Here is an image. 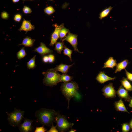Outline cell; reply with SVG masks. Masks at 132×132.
<instances>
[{
  "label": "cell",
  "mask_w": 132,
  "mask_h": 132,
  "mask_svg": "<svg viewBox=\"0 0 132 132\" xmlns=\"http://www.w3.org/2000/svg\"><path fill=\"white\" fill-rule=\"evenodd\" d=\"M22 18V15L20 14H15L14 17V20L16 22H19L21 20Z\"/></svg>",
  "instance_id": "32"
},
{
  "label": "cell",
  "mask_w": 132,
  "mask_h": 132,
  "mask_svg": "<svg viewBox=\"0 0 132 132\" xmlns=\"http://www.w3.org/2000/svg\"><path fill=\"white\" fill-rule=\"evenodd\" d=\"M42 74L44 77L43 83L46 86L52 87L56 86L58 83L61 82V75L53 68L48 69L46 72H43Z\"/></svg>",
  "instance_id": "3"
},
{
  "label": "cell",
  "mask_w": 132,
  "mask_h": 132,
  "mask_svg": "<svg viewBox=\"0 0 132 132\" xmlns=\"http://www.w3.org/2000/svg\"><path fill=\"white\" fill-rule=\"evenodd\" d=\"M112 8V7L110 6L102 11L99 14V18L100 20H102V19L107 17L109 14Z\"/></svg>",
  "instance_id": "20"
},
{
  "label": "cell",
  "mask_w": 132,
  "mask_h": 132,
  "mask_svg": "<svg viewBox=\"0 0 132 132\" xmlns=\"http://www.w3.org/2000/svg\"><path fill=\"white\" fill-rule=\"evenodd\" d=\"M24 111L20 109H14L11 112H6L7 119L10 125L13 127H19L23 117Z\"/></svg>",
  "instance_id": "4"
},
{
  "label": "cell",
  "mask_w": 132,
  "mask_h": 132,
  "mask_svg": "<svg viewBox=\"0 0 132 132\" xmlns=\"http://www.w3.org/2000/svg\"><path fill=\"white\" fill-rule=\"evenodd\" d=\"M33 51L38 53L42 56L46 54H51L53 52V50L48 48L43 42H41L40 46Z\"/></svg>",
  "instance_id": "10"
},
{
  "label": "cell",
  "mask_w": 132,
  "mask_h": 132,
  "mask_svg": "<svg viewBox=\"0 0 132 132\" xmlns=\"http://www.w3.org/2000/svg\"><path fill=\"white\" fill-rule=\"evenodd\" d=\"M35 28L34 25L32 24L30 21L26 20L23 18L22 25L18 30L20 32L25 31L26 33L28 31L34 30Z\"/></svg>",
  "instance_id": "12"
},
{
  "label": "cell",
  "mask_w": 132,
  "mask_h": 132,
  "mask_svg": "<svg viewBox=\"0 0 132 132\" xmlns=\"http://www.w3.org/2000/svg\"><path fill=\"white\" fill-rule=\"evenodd\" d=\"M115 78V77H109L105 74L104 72L101 71L98 74L96 79L99 83L103 84L107 81L114 80Z\"/></svg>",
  "instance_id": "13"
},
{
  "label": "cell",
  "mask_w": 132,
  "mask_h": 132,
  "mask_svg": "<svg viewBox=\"0 0 132 132\" xmlns=\"http://www.w3.org/2000/svg\"><path fill=\"white\" fill-rule=\"evenodd\" d=\"M34 121L27 118H24L23 122L19 126V130L21 132H29L32 131L33 128L32 123Z\"/></svg>",
  "instance_id": "9"
},
{
  "label": "cell",
  "mask_w": 132,
  "mask_h": 132,
  "mask_svg": "<svg viewBox=\"0 0 132 132\" xmlns=\"http://www.w3.org/2000/svg\"><path fill=\"white\" fill-rule=\"evenodd\" d=\"M73 77L66 74H63L60 76L61 82H67L71 81Z\"/></svg>",
  "instance_id": "25"
},
{
  "label": "cell",
  "mask_w": 132,
  "mask_h": 132,
  "mask_svg": "<svg viewBox=\"0 0 132 132\" xmlns=\"http://www.w3.org/2000/svg\"><path fill=\"white\" fill-rule=\"evenodd\" d=\"M115 108L117 111L126 112L129 113L127 110L122 99L115 102L114 103Z\"/></svg>",
  "instance_id": "14"
},
{
  "label": "cell",
  "mask_w": 132,
  "mask_h": 132,
  "mask_svg": "<svg viewBox=\"0 0 132 132\" xmlns=\"http://www.w3.org/2000/svg\"><path fill=\"white\" fill-rule=\"evenodd\" d=\"M117 61L114 59L113 57H110L104 63L103 68H107L113 69V68L117 65Z\"/></svg>",
  "instance_id": "16"
},
{
  "label": "cell",
  "mask_w": 132,
  "mask_h": 132,
  "mask_svg": "<svg viewBox=\"0 0 132 132\" xmlns=\"http://www.w3.org/2000/svg\"><path fill=\"white\" fill-rule=\"evenodd\" d=\"M77 35L69 32L67 35L63 39L62 41H66L69 43L73 47L75 51L79 53H82L79 51L77 48L78 42L77 41Z\"/></svg>",
  "instance_id": "7"
},
{
  "label": "cell",
  "mask_w": 132,
  "mask_h": 132,
  "mask_svg": "<svg viewBox=\"0 0 132 132\" xmlns=\"http://www.w3.org/2000/svg\"><path fill=\"white\" fill-rule=\"evenodd\" d=\"M57 128L58 131L63 132L68 130L73 125V123L69 122L63 115L57 114L55 119Z\"/></svg>",
  "instance_id": "5"
},
{
  "label": "cell",
  "mask_w": 132,
  "mask_h": 132,
  "mask_svg": "<svg viewBox=\"0 0 132 132\" xmlns=\"http://www.w3.org/2000/svg\"><path fill=\"white\" fill-rule=\"evenodd\" d=\"M20 0H12V2L14 3L18 2Z\"/></svg>",
  "instance_id": "39"
},
{
  "label": "cell",
  "mask_w": 132,
  "mask_h": 132,
  "mask_svg": "<svg viewBox=\"0 0 132 132\" xmlns=\"http://www.w3.org/2000/svg\"><path fill=\"white\" fill-rule=\"evenodd\" d=\"M55 11L53 7L51 6L47 7L44 9V12L48 15H50Z\"/></svg>",
  "instance_id": "27"
},
{
  "label": "cell",
  "mask_w": 132,
  "mask_h": 132,
  "mask_svg": "<svg viewBox=\"0 0 132 132\" xmlns=\"http://www.w3.org/2000/svg\"><path fill=\"white\" fill-rule=\"evenodd\" d=\"M127 79L132 82V74L128 71L125 69Z\"/></svg>",
  "instance_id": "34"
},
{
  "label": "cell",
  "mask_w": 132,
  "mask_h": 132,
  "mask_svg": "<svg viewBox=\"0 0 132 132\" xmlns=\"http://www.w3.org/2000/svg\"><path fill=\"white\" fill-rule=\"evenodd\" d=\"M49 0V1H53V0Z\"/></svg>",
  "instance_id": "42"
},
{
  "label": "cell",
  "mask_w": 132,
  "mask_h": 132,
  "mask_svg": "<svg viewBox=\"0 0 132 132\" xmlns=\"http://www.w3.org/2000/svg\"><path fill=\"white\" fill-rule=\"evenodd\" d=\"M129 106L130 107L132 108V98H131L129 104Z\"/></svg>",
  "instance_id": "37"
},
{
  "label": "cell",
  "mask_w": 132,
  "mask_h": 132,
  "mask_svg": "<svg viewBox=\"0 0 132 132\" xmlns=\"http://www.w3.org/2000/svg\"><path fill=\"white\" fill-rule=\"evenodd\" d=\"M1 17L2 19L7 20L9 17V15L7 12L3 11L1 13Z\"/></svg>",
  "instance_id": "31"
},
{
  "label": "cell",
  "mask_w": 132,
  "mask_h": 132,
  "mask_svg": "<svg viewBox=\"0 0 132 132\" xmlns=\"http://www.w3.org/2000/svg\"><path fill=\"white\" fill-rule=\"evenodd\" d=\"M74 63L70 65H67L61 63L54 68V69L57 71H59L63 74H66L68 72L69 68L72 66Z\"/></svg>",
  "instance_id": "15"
},
{
  "label": "cell",
  "mask_w": 132,
  "mask_h": 132,
  "mask_svg": "<svg viewBox=\"0 0 132 132\" xmlns=\"http://www.w3.org/2000/svg\"><path fill=\"white\" fill-rule=\"evenodd\" d=\"M63 41L62 42H56L55 43V50L57 52L60 54H61L62 51L63 50L64 48V44Z\"/></svg>",
  "instance_id": "21"
},
{
  "label": "cell",
  "mask_w": 132,
  "mask_h": 132,
  "mask_svg": "<svg viewBox=\"0 0 132 132\" xmlns=\"http://www.w3.org/2000/svg\"><path fill=\"white\" fill-rule=\"evenodd\" d=\"M23 11L25 14H29L31 13L32 12L31 9L28 7L26 6H24L23 9Z\"/></svg>",
  "instance_id": "29"
},
{
  "label": "cell",
  "mask_w": 132,
  "mask_h": 132,
  "mask_svg": "<svg viewBox=\"0 0 132 132\" xmlns=\"http://www.w3.org/2000/svg\"><path fill=\"white\" fill-rule=\"evenodd\" d=\"M22 1H26V0H30V1H32L33 0H22Z\"/></svg>",
  "instance_id": "41"
},
{
  "label": "cell",
  "mask_w": 132,
  "mask_h": 132,
  "mask_svg": "<svg viewBox=\"0 0 132 132\" xmlns=\"http://www.w3.org/2000/svg\"><path fill=\"white\" fill-rule=\"evenodd\" d=\"M47 129L44 128V126H42L36 128L34 131L35 132H44L46 131Z\"/></svg>",
  "instance_id": "30"
},
{
  "label": "cell",
  "mask_w": 132,
  "mask_h": 132,
  "mask_svg": "<svg viewBox=\"0 0 132 132\" xmlns=\"http://www.w3.org/2000/svg\"><path fill=\"white\" fill-rule=\"evenodd\" d=\"M42 60L44 63H47L49 62L48 57L47 55H44L42 57Z\"/></svg>",
  "instance_id": "36"
},
{
  "label": "cell",
  "mask_w": 132,
  "mask_h": 132,
  "mask_svg": "<svg viewBox=\"0 0 132 132\" xmlns=\"http://www.w3.org/2000/svg\"><path fill=\"white\" fill-rule=\"evenodd\" d=\"M76 132V130L73 129H71L69 131V132Z\"/></svg>",
  "instance_id": "40"
},
{
  "label": "cell",
  "mask_w": 132,
  "mask_h": 132,
  "mask_svg": "<svg viewBox=\"0 0 132 132\" xmlns=\"http://www.w3.org/2000/svg\"><path fill=\"white\" fill-rule=\"evenodd\" d=\"M69 32L68 29H67L64 26L62 28L60 31L59 38L62 40L63 38L65 37L66 34Z\"/></svg>",
  "instance_id": "23"
},
{
  "label": "cell",
  "mask_w": 132,
  "mask_h": 132,
  "mask_svg": "<svg viewBox=\"0 0 132 132\" xmlns=\"http://www.w3.org/2000/svg\"><path fill=\"white\" fill-rule=\"evenodd\" d=\"M26 55L27 54L25 49V46H24L22 47L17 53V57L18 59L21 60L24 58Z\"/></svg>",
  "instance_id": "24"
},
{
  "label": "cell",
  "mask_w": 132,
  "mask_h": 132,
  "mask_svg": "<svg viewBox=\"0 0 132 132\" xmlns=\"http://www.w3.org/2000/svg\"><path fill=\"white\" fill-rule=\"evenodd\" d=\"M102 91L103 95L106 98L111 99L116 97V92L112 83L105 85L102 89Z\"/></svg>",
  "instance_id": "6"
},
{
  "label": "cell",
  "mask_w": 132,
  "mask_h": 132,
  "mask_svg": "<svg viewBox=\"0 0 132 132\" xmlns=\"http://www.w3.org/2000/svg\"><path fill=\"white\" fill-rule=\"evenodd\" d=\"M128 63V60L127 59L124 60L117 63L116 66V69L115 73H116L118 72H120L122 70L125 69Z\"/></svg>",
  "instance_id": "18"
},
{
  "label": "cell",
  "mask_w": 132,
  "mask_h": 132,
  "mask_svg": "<svg viewBox=\"0 0 132 132\" xmlns=\"http://www.w3.org/2000/svg\"><path fill=\"white\" fill-rule=\"evenodd\" d=\"M129 124L131 129H132V118L131 119L130 121Z\"/></svg>",
  "instance_id": "38"
},
{
  "label": "cell",
  "mask_w": 132,
  "mask_h": 132,
  "mask_svg": "<svg viewBox=\"0 0 132 132\" xmlns=\"http://www.w3.org/2000/svg\"><path fill=\"white\" fill-rule=\"evenodd\" d=\"M64 49L63 50V54L66 55L68 56L71 61H72V59L71 57V54L73 52L72 50L67 48L65 45L64 46Z\"/></svg>",
  "instance_id": "26"
},
{
  "label": "cell",
  "mask_w": 132,
  "mask_h": 132,
  "mask_svg": "<svg viewBox=\"0 0 132 132\" xmlns=\"http://www.w3.org/2000/svg\"><path fill=\"white\" fill-rule=\"evenodd\" d=\"M116 94L121 99H124L125 101L130 102L132 98L128 93V91L122 85L120 86Z\"/></svg>",
  "instance_id": "11"
},
{
  "label": "cell",
  "mask_w": 132,
  "mask_h": 132,
  "mask_svg": "<svg viewBox=\"0 0 132 132\" xmlns=\"http://www.w3.org/2000/svg\"><path fill=\"white\" fill-rule=\"evenodd\" d=\"M53 26L55 27V29L51 35V42L49 45L53 46L59 38L60 31L61 29L64 26V24L62 23L59 25L56 23Z\"/></svg>",
  "instance_id": "8"
},
{
  "label": "cell",
  "mask_w": 132,
  "mask_h": 132,
  "mask_svg": "<svg viewBox=\"0 0 132 132\" xmlns=\"http://www.w3.org/2000/svg\"><path fill=\"white\" fill-rule=\"evenodd\" d=\"M36 56L34 55L27 63V67L29 69H33L36 66L35 61Z\"/></svg>",
  "instance_id": "22"
},
{
  "label": "cell",
  "mask_w": 132,
  "mask_h": 132,
  "mask_svg": "<svg viewBox=\"0 0 132 132\" xmlns=\"http://www.w3.org/2000/svg\"><path fill=\"white\" fill-rule=\"evenodd\" d=\"M49 62L50 63H53L55 60L54 55L52 54H50L48 55Z\"/></svg>",
  "instance_id": "35"
},
{
  "label": "cell",
  "mask_w": 132,
  "mask_h": 132,
  "mask_svg": "<svg viewBox=\"0 0 132 132\" xmlns=\"http://www.w3.org/2000/svg\"><path fill=\"white\" fill-rule=\"evenodd\" d=\"M56 128V126H54L53 123L50 129L46 132H58V131Z\"/></svg>",
  "instance_id": "33"
},
{
  "label": "cell",
  "mask_w": 132,
  "mask_h": 132,
  "mask_svg": "<svg viewBox=\"0 0 132 132\" xmlns=\"http://www.w3.org/2000/svg\"><path fill=\"white\" fill-rule=\"evenodd\" d=\"M35 40L32 39L31 37L26 36L23 39L22 43L19 45H23L25 47H32L33 46V43Z\"/></svg>",
  "instance_id": "17"
},
{
  "label": "cell",
  "mask_w": 132,
  "mask_h": 132,
  "mask_svg": "<svg viewBox=\"0 0 132 132\" xmlns=\"http://www.w3.org/2000/svg\"><path fill=\"white\" fill-rule=\"evenodd\" d=\"M79 88L78 84L74 81H70L62 83L60 90L68 101V108L71 99L77 95Z\"/></svg>",
  "instance_id": "2"
},
{
  "label": "cell",
  "mask_w": 132,
  "mask_h": 132,
  "mask_svg": "<svg viewBox=\"0 0 132 132\" xmlns=\"http://www.w3.org/2000/svg\"><path fill=\"white\" fill-rule=\"evenodd\" d=\"M122 86L128 91H132V86L127 78L123 77L121 81Z\"/></svg>",
  "instance_id": "19"
},
{
  "label": "cell",
  "mask_w": 132,
  "mask_h": 132,
  "mask_svg": "<svg viewBox=\"0 0 132 132\" xmlns=\"http://www.w3.org/2000/svg\"><path fill=\"white\" fill-rule=\"evenodd\" d=\"M122 130L123 132H127L130 130L131 128L129 123H124L122 124Z\"/></svg>",
  "instance_id": "28"
},
{
  "label": "cell",
  "mask_w": 132,
  "mask_h": 132,
  "mask_svg": "<svg viewBox=\"0 0 132 132\" xmlns=\"http://www.w3.org/2000/svg\"><path fill=\"white\" fill-rule=\"evenodd\" d=\"M58 113L53 110L42 108L35 114L36 121L43 125L50 126L55 122V117Z\"/></svg>",
  "instance_id": "1"
}]
</instances>
